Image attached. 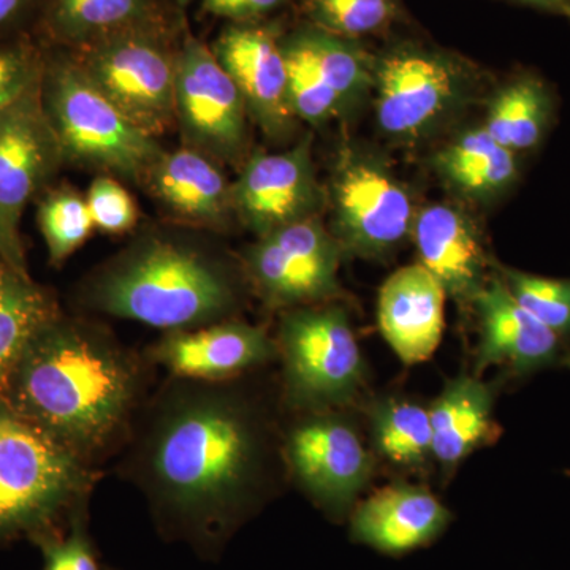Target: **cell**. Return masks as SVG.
<instances>
[{
	"label": "cell",
	"instance_id": "6da1fadb",
	"mask_svg": "<svg viewBox=\"0 0 570 570\" xmlns=\"http://www.w3.org/2000/svg\"><path fill=\"white\" fill-rule=\"evenodd\" d=\"M242 379L168 376L119 453L160 532L202 557H216L272 487V426Z\"/></svg>",
	"mask_w": 570,
	"mask_h": 570
},
{
	"label": "cell",
	"instance_id": "7a4b0ae2",
	"mask_svg": "<svg viewBox=\"0 0 570 570\" xmlns=\"http://www.w3.org/2000/svg\"><path fill=\"white\" fill-rule=\"evenodd\" d=\"M153 367L104 326L59 311L32 337L0 396L100 469L129 441L151 396Z\"/></svg>",
	"mask_w": 570,
	"mask_h": 570
},
{
	"label": "cell",
	"instance_id": "3957f363",
	"mask_svg": "<svg viewBox=\"0 0 570 570\" xmlns=\"http://www.w3.org/2000/svg\"><path fill=\"white\" fill-rule=\"evenodd\" d=\"M80 295L94 313L165 333L235 318L243 305V279L209 247L146 235L92 272Z\"/></svg>",
	"mask_w": 570,
	"mask_h": 570
},
{
	"label": "cell",
	"instance_id": "277c9868",
	"mask_svg": "<svg viewBox=\"0 0 570 570\" xmlns=\"http://www.w3.org/2000/svg\"><path fill=\"white\" fill-rule=\"evenodd\" d=\"M99 478L0 396V540L58 534L59 520L88 509Z\"/></svg>",
	"mask_w": 570,
	"mask_h": 570
},
{
	"label": "cell",
	"instance_id": "5b68a950",
	"mask_svg": "<svg viewBox=\"0 0 570 570\" xmlns=\"http://www.w3.org/2000/svg\"><path fill=\"white\" fill-rule=\"evenodd\" d=\"M40 100L63 164L140 179L164 153L156 137L135 126L94 86L71 52L45 55Z\"/></svg>",
	"mask_w": 570,
	"mask_h": 570
},
{
	"label": "cell",
	"instance_id": "8992f818",
	"mask_svg": "<svg viewBox=\"0 0 570 570\" xmlns=\"http://www.w3.org/2000/svg\"><path fill=\"white\" fill-rule=\"evenodd\" d=\"M480 85V71L455 52L396 45L374 59L377 127L403 145L426 140L474 102Z\"/></svg>",
	"mask_w": 570,
	"mask_h": 570
},
{
	"label": "cell",
	"instance_id": "52a82bcc",
	"mask_svg": "<svg viewBox=\"0 0 570 570\" xmlns=\"http://www.w3.org/2000/svg\"><path fill=\"white\" fill-rule=\"evenodd\" d=\"M287 407L340 411L365 384V362L347 311L340 305L285 311L276 340Z\"/></svg>",
	"mask_w": 570,
	"mask_h": 570
},
{
	"label": "cell",
	"instance_id": "ba28073f",
	"mask_svg": "<svg viewBox=\"0 0 570 570\" xmlns=\"http://www.w3.org/2000/svg\"><path fill=\"white\" fill-rule=\"evenodd\" d=\"M178 50L157 17L71 50V55L124 116L157 137L176 121Z\"/></svg>",
	"mask_w": 570,
	"mask_h": 570
},
{
	"label": "cell",
	"instance_id": "9c48e42d",
	"mask_svg": "<svg viewBox=\"0 0 570 570\" xmlns=\"http://www.w3.org/2000/svg\"><path fill=\"white\" fill-rule=\"evenodd\" d=\"M333 230L344 253L384 258L406 239L419 209L406 184L376 153L344 146L333 165Z\"/></svg>",
	"mask_w": 570,
	"mask_h": 570
},
{
	"label": "cell",
	"instance_id": "30bf717a",
	"mask_svg": "<svg viewBox=\"0 0 570 570\" xmlns=\"http://www.w3.org/2000/svg\"><path fill=\"white\" fill-rule=\"evenodd\" d=\"M281 449L285 469L314 505L330 520H347L374 471L354 423L340 411L302 412Z\"/></svg>",
	"mask_w": 570,
	"mask_h": 570
},
{
	"label": "cell",
	"instance_id": "8fae6325",
	"mask_svg": "<svg viewBox=\"0 0 570 570\" xmlns=\"http://www.w3.org/2000/svg\"><path fill=\"white\" fill-rule=\"evenodd\" d=\"M344 250L318 216L258 236L243 265L254 291L268 306L288 311L322 305L341 295Z\"/></svg>",
	"mask_w": 570,
	"mask_h": 570
},
{
	"label": "cell",
	"instance_id": "7c38bea8",
	"mask_svg": "<svg viewBox=\"0 0 570 570\" xmlns=\"http://www.w3.org/2000/svg\"><path fill=\"white\" fill-rule=\"evenodd\" d=\"M291 107L298 121L322 126L373 91L374 58L358 41L305 24L281 36Z\"/></svg>",
	"mask_w": 570,
	"mask_h": 570
},
{
	"label": "cell",
	"instance_id": "4fadbf2b",
	"mask_svg": "<svg viewBox=\"0 0 570 570\" xmlns=\"http://www.w3.org/2000/svg\"><path fill=\"white\" fill-rule=\"evenodd\" d=\"M245 99L212 47L187 33L176 61L175 119L186 146L219 163L236 164L247 149Z\"/></svg>",
	"mask_w": 570,
	"mask_h": 570
},
{
	"label": "cell",
	"instance_id": "5bb4252c",
	"mask_svg": "<svg viewBox=\"0 0 570 570\" xmlns=\"http://www.w3.org/2000/svg\"><path fill=\"white\" fill-rule=\"evenodd\" d=\"M62 164L61 146L41 107L39 85L0 112V230L9 249V265L26 275L22 213Z\"/></svg>",
	"mask_w": 570,
	"mask_h": 570
},
{
	"label": "cell",
	"instance_id": "9a60e30c",
	"mask_svg": "<svg viewBox=\"0 0 570 570\" xmlns=\"http://www.w3.org/2000/svg\"><path fill=\"white\" fill-rule=\"evenodd\" d=\"M234 213L255 235L317 216L326 202L313 160V137L276 154H255L232 183Z\"/></svg>",
	"mask_w": 570,
	"mask_h": 570
},
{
	"label": "cell",
	"instance_id": "2e32d148",
	"mask_svg": "<svg viewBox=\"0 0 570 570\" xmlns=\"http://www.w3.org/2000/svg\"><path fill=\"white\" fill-rule=\"evenodd\" d=\"M471 305L479 318L478 376L490 366L508 367L520 377L547 367H570L569 341L531 316L498 273L489 277Z\"/></svg>",
	"mask_w": 570,
	"mask_h": 570
},
{
	"label": "cell",
	"instance_id": "e0dca14e",
	"mask_svg": "<svg viewBox=\"0 0 570 570\" xmlns=\"http://www.w3.org/2000/svg\"><path fill=\"white\" fill-rule=\"evenodd\" d=\"M212 50L242 92L249 118L269 137L291 132L298 119L291 107L281 33L255 21L232 22Z\"/></svg>",
	"mask_w": 570,
	"mask_h": 570
},
{
	"label": "cell",
	"instance_id": "ac0fdd59",
	"mask_svg": "<svg viewBox=\"0 0 570 570\" xmlns=\"http://www.w3.org/2000/svg\"><path fill=\"white\" fill-rule=\"evenodd\" d=\"M168 376L224 382L246 377L277 358L276 341L261 326L238 318L165 332L145 354Z\"/></svg>",
	"mask_w": 570,
	"mask_h": 570
},
{
	"label": "cell",
	"instance_id": "d6986e66",
	"mask_svg": "<svg viewBox=\"0 0 570 570\" xmlns=\"http://www.w3.org/2000/svg\"><path fill=\"white\" fill-rule=\"evenodd\" d=\"M347 520L352 542L400 558L433 546L453 513L430 490L395 483L356 502Z\"/></svg>",
	"mask_w": 570,
	"mask_h": 570
},
{
	"label": "cell",
	"instance_id": "ffe728a7",
	"mask_svg": "<svg viewBox=\"0 0 570 570\" xmlns=\"http://www.w3.org/2000/svg\"><path fill=\"white\" fill-rule=\"evenodd\" d=\"M411 239L419 264L461 303H471L491 276L493 264L478 224L459 205L439 202L420 208Z\"/></svg>",
	"mask_w": 570,
	"mask_h": 570
},
{
	"label": "cell",
	"instance_id": "44dd1931",
	"mask_svg": "<svg viewBox=\"0 0 570 570\" xmlns=\"http://www.w3.org/2000/svg\"><path fill=\"white\" fill-rule=\"evenodd\" d=\"M444 287L420 264L404 266L379 292L377 321L382 336L404 365L426 362L444 333Z\"/></svg>",
	"mask_w": 570,
	"mask_h": 570
},
{
	"label": "cell",
	"instance_id": "7402d4cb",
	"mask_svg": "<svg viewBox=\"0 0 570 570\" xmlns=\"http://www.w3.org/2000/svg\"><path fill=\"white\" fill-rule=\"evenodd\" d=\"M145 179L154 197L184 223L224 227L235 214L232 183L212 157L189 146L160 154Z\"/></svg>",
	"mask_w": 570,
	"mask_h": 570
},
{
	"label": "cell",
	"instance_id": "603a6c76",
	"mask_svg": "<svg viewBox=\"0 0 570 570\" xmlns=\"http://www.w3.org/2000/svg\"><path fill=\"white\" fill-rule=\"evenodd\" d=\"M493 409V385L478 376L452 379L428 407L433 459L444 474H452L475 450L497 441L501 428Z\"/></svg>",
	"mask_w": 570,
	"mask_h": 570
},
{
	"label": "cell",
	"instance_id": "cb8c5ba5",
	"mask_svg": "<svg viewBox=\"0 0 570 570\" xmlns=\"http://www.w3.org/2000/svg\"><path fill=\"white\" fill-rule=\"evenodd\" d=\"M431 167L456 197L475 204L499 200L520 179L519 154L499 145L482 126L445 142Z\"/></svg>",
	"mask_w": 570,
	"mask_h": 570
},
{
	"label": "cell",
	"instance_id": "d4e9b609",
	"mask_svg": "<svg viewBox=\"0 0 570 570\" xmlns=\"http://www.w3.org/2000/svg\"><path fill=\"white\" fill-rule=\"evenodd\" d=\"M553 118L549 85L532 71H521L490 97L482 127L499 145L521 154L542 145Z\"/></svg>",
	"mask_w": 570,
	"mask_h": 570
},
{
	"label": "cell",
	"instance_id": "484cf974",
	"mask_svg": "<svg viewBox=\"0 0 570 570\" xmlns=\"http://www.w3.org/2000/svg\"><path fill=\"white\" fill-rule=\"evenodd\" d=\"M157 17L154 0H45L40 29L56 47L77 50Z\"/></svg>",
	"mask_w": 570,
	"mask_h": 570
},
{
	"label": "cell",
	"instance_id": "4316f807",
	"mask_svg": "<svg viewBox=\"0 0 570 570\" xmlns=\"http://www.w3.org/2000/svg\"><path fill=\"white\" fill-rule=\"evenodd\" d=\"M58 313L47 291L0 261V395L32 337Z\"/></svg>",
	"mask_w": 570,
	"mask_h": 570
},
{
	"label": "cell",
	"instance_id": "83f0119b",
	"mask_svg": "<svg viewBox=\"0 0 570 570\" xmlns=\"http://www.w3.org/2000/svg\"><path fill=\"white\" fill-rule=\"evenodd\" d=\"M374 449L403 471H422L433 459L430 411L406 397H387L370 415Z\"/></svg>",
	"mask_w": 570,
	"mask_h": 570
},
{
	"label": "cell",
	"instance_id": "f1b7e54d",
	"mask_svg": "<svg viewBox=\"0 0 570 570\" xmlns=\"http://www.w3.org/2000/svg\"><path fill=\"white\" fill-rule=\"evenodd\" d=\"M39 227L52 265L77 253L96 228L86 198L71 189L52 190L41 198Z\"/></svg>",
	"mask_w": 570,
	"mask_h": 570
},
{
	"label": "cell",
	"instance_id": "f546056e",
	"mask_svg": "<svg viewBox=\"0 0 570 570\" xmlns=\"http://www.w3.org/2000/svg\"><path fill=\"white\" fill-rule=\"evenodd\" d=\"M498 275L531 316L570 340V277L531 275L502 265L498 266Z\"/></svg>",
	"mask_w": 570,
	"mask_h": 570
},
{
	"label": "cell",
	"instance_id": "4dcf8cb0",
	"mask_svg": "<svg viewBox=\"0 0 570 570\" xmlns=\"http://www.w3.org/2000/svg\"><path fill=\"white\" fill-rule=\"evenodd\" d=\"M311 24L356 40L382 31L397 14L396 0H306Z\"/></svg>",
	"mask_w": 570,
	"mask_h": 570
},
{
	"label": "cell",
	"instance_id": "1f68e13d",
	"mask_svg": "<svg viewBox=\"0 0 570 570\" xmlns=\"http://www.w3.org/2000/svg\"><path fill=\"white\" fill-rule=\"evenodd\" d=\"M45 55L29 32L0 39V112L39 88Z\"/></svg>",
	"mask_w": 570,
	"mask_h": 570
},
{
	"label": "cell",
	"instance_id": "d6a6232c",
	"mask_svg": "<svg viewBox=\"0 0 570 570\" xmlns=\"http://www.w3.org/2000/svg\"><path fill=\"white\" fill-rule=\"evenodd\" d=\"M45 570H100L88 532V509L75 513L66 532L39 540Z\"/></svg>",
	"mask_w": 570,
	"mask_h": 570
},
{
	"label": "cell",
	"instance_id": "836d02e7",
	"mask_svg": "<svg viewBox=\"0 0 570 570\" xmlns=\"http://www.w3.org/2000/svg\"><path fill=\"white\" fill-rule=\"evenodd\" d=\"M86 204L91 213L94 227L105 234H126L137 224L138 209L132 195L115 178L100 176L94 179Z\"/></svg>",
	"mask_w": 570,
	"mask_h": 570
},
{
	"label": "cell",
	"instance_id": "e575fe53",
	"mask_svg": "<svg viewBox=\"0 0 570 570\" xmlns=\"http://www.w3.org/2000/svg\"><path fill=\"white\" fill-rule=\"evenodd\" d=\"M283 2L284 0H204V7L208 13L224 20L253 22L276 10Z\"/></svg>",
	"mask_w": 570,
	"mask_h": 570
},
{
	"label": "cell",
	"instance_id": "d590c367",
	"mask_svg": "<svg viewBox=\"0 0 570 570\" xmlns=\"http://www.w3.org/2000/svg\"><path fill=\"white\" fill-rule=\"evenodd\" d=\"M45 0H0V39L28 33L26 24L41 11Z\"/></svg>",
	"mask_w": 570,
	"mask_h": 570
},
{
	"label": "cell",
	"instance_id": "8d00e7d4",
	"mask_svg": "<svg viewBox=\"0 0 570 570\" xmlns=\"http://www.w3.org/2000/svg\"><path fill=\"white\" fill-rule=\"evenodd\" d=\"M521 6L534 7V9L558 13L562 0H512Z\"/></svg>",
	"mask_w": 570,
	"mask_h": 570
},
{
	"label": "cell",
	"instance_id": "74e56055",
	"mask_svg": "<svg viewBox=\"0 0 570 570\" xmlns=\"http://www.w3.org/2000/svg\"><path fill=\"white\" fill-rule=\"evenodd\" d=\"M0 258L9 265V249H7L6 238H3L2 230H0Z\"/></svg>",
	"mask_w": 570,
	"mask_h": 570
},
{
	"label": "cell",
	"instance_id": "f35d334b",
	"mask_svg": "<svg viewBox=\"0 0 570 570\" xmlns=\"http://www.w3.org/2000/svg\"><path fill=\"white\" fill-rule=\"evenodd\" d=\"M558 14L568 18V20L570 21V0H562L560 11H558Z\"/></svg>",
	"mask_w": 570,
	"mask_h": 570
},
{
	"label": "cell",
	"instance_id": "ab89813d",
	"mask_svg": "<svg viewBox=\"0 0 570 570\" xmlns=\"http://www.w3.org/2000/svg\"><path fill=\"white\" fill-rule=\"evenodd\" d=\"M176 2H178L179 6L181 7H186L189 6V3L193 2V0H176Z\"/></svg>",
	"mask_w": 570,
	"mask_h": 570
},
{
	"label": "cell",
	"instance_id": "60d3db41",
	"mask_svg": "<svg viewBox=\"0 0 570 570\" xmlns=\"http://www.w3.org/2000/svg\"><path fill=\"white\" fill-rule=\"evenodd\" d=\"M566 474H568V475H569V478H570V471L566 472Z\"/></svg>",
	"mask_w": 570,
	"mask_h": 570
},
{
	"label": "cell",
	"instance_id": "b9f144b4",
	"mask_svg": "<svg viewBox=\"0 0 570 570\" xmlns=\"http://www.w3.org/2000/svg\"><path fill=\"white\" fill-rule=\"evenodd\" d=\"M0 261H2V258H0Z\"/></svg>",
	"mask_w": 570,
	"mask_h": 570
}]
</instances>
